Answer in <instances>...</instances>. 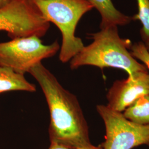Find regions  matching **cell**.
<instances>
[{
    "label": "cell",
    "mask_w": 149,
    "mask_h": 149,
    "mask_svg": "<svg viewBox=\"0 0 149 149\" xmlns=\"http://www.w3.org/2000/svg\"><path fill=\"white\" fill-rule=\"evenodd\" d=\"M47 102L50 143L70 148H86L91 143L87 123L77 97L66 90L42 63L30 70Z\"/></svg>",
    "instance_id": "cell-1"
},
{
    "label": "cell",
    "mask_w": 149,
    "mask_h": 149,
    "mask_svg": "<svg viewBox=\"0 0 149 149\" xmlns=\"http://www.w3.org/2000/svg\"><path fill=\"white\" fill-rule=\"evenodd\" d=\"M93 42L70 60V68L93 66L103 69L113 68L123 70L128 77L140 72H149L144 64L139 63L130 52L132 43L129 39L120 37L118 27H108L91 34Z\"/></svg>",
    "instance_id": "cell-2"
},
{
    "label": "cell",
    "mask_w": 149,
    "mask_h": 149,
    "mask_svg": "<svg viewBox=\"0 0 149 149\" xmlns=\"http://www.w3.org/2000/svg\"><path fill=\"white\" fill-rule=\"evenodd\" d=\"M48 22L56 25L62 34L59 60L66 63L84 48L80 38L75 36V31L81 18L94 8L86 0H33Z\"/></svg>",
    "instance_id": "cell-3"
},
{
    "label": "cell",
    "mask_w": 149,
    "mask_h": 149,
    "mask_svg": "<svg viewBox=\"0 0 149 149\" xmlns=\"http://www.w3.org/2000/svg\"><path fill=\"white\" fill-rule=\"evenodd\" d=\"M59 50L58 40L45 45L36 36L12 39L0 43V66L24 74L44 59L54 56Z\"/></svg>",
    "instance_id": "cell-4"
},
{
    "label": "cell",
    "mask_w": 149,
    "mask_h": 149,
    "mask_svg": "<svg viewBox=\"0 0 149 149\" xmlns=\"http://www.w3.org/2000/svg\"><path fill=\"white\" fill-rule=\"evenodd\" d=\"M97 111L106 128L102 149H133L145 145L149 148V125H140L125 117L107 106L97 105Z\"/></svg>",
    "instance_id": "cell-5"
},
{
    "label": "cell",
    "mask_w": 149,
    "mask_h": 149,
    "mask_svg": "<svg viewBox=\"0 0 149 149\" xmlns=\"http://www.w3.org/2000/svg\"><path fill=\"white\" fill-rule=\"evenodd\" d=\"M49 23L32 0H11L0 8V31L12 39L45 35Z\"/></svg>",
    "instance_id": "cell-6"
},
{
    "label": "cell",
    "mask_w": 149,
    "mask_h": 149,
    "mask_svg": "<svg viewBox=\"0 0 149 149\" xmlns=\"http://www.w3.org/2000/svg\"><path fill=\"white\" fill-rule=\"evenodd\" d=\"M149 94V72H140L115 81L107 93V106L122 113L139 98Z\"/></svg>",
    "instance_id": "cell-7"
},
{
    "label": "cell",
    "mask_w": 149,
    "mask_h": 149,
    "mask_svg": "<svg viewBox=\"0 0 149 149\" xmlns=\"http://www.w3.org/2000/svg\"><path fill=\"white\" fill-rule=\"evenodd\" d=\"M99 12L101 16L100 29L113 26H124L133 21L132 17L118 11L112 0H86Z\"/></svg>",
    "instance_id": "cell-8"
},
{
    "label": "cell",
    "mask_w": 149,
    "mask_h": 149,
    "mask_svg": "<svg viewBox=\"0 0 149 149\" xmlns=\"http://www.w3.org/2000/svg\"><path fill=\"white\" fill-rule=\"evenodd\" d=\"M13 91L34 92L36 91V87L27 81L24 74L0 66V94Z\"/></svg>",
    "instance_id": "cell-9"
},
{
    "label": "cell",
    "mask_w": 149,
    "mask_h": 149,
    "mask_svg": "<svg viewBox=\"0 0 149 149\" xmlns=\"http://www.w3.org/2000/svg\"><path fill=\"white\" fill-rule=\"evenodd\" d=\"M123 114L133 122L149 125V94L139 98L128 107Z\"/></svg>",
    "instance_id": "cell-10"
},
{
    "label": "cell",
    "mask_w": 149,
    "mask_h": 149,
    "mask_svg": "<svg viewBox=\"0 0 149 149\" xmlns=\"http://www.w3.org/2000/svg\"><path fill=\"white\" fill-rule=\"evenodd\" d=\"M138 12L135 15L133 20H139L143 27L140 29V35L143 41L149 38V0H136Z\"/></svg>",
    "instance_id": "cell-11"
},
{
    "label": "cell",
    "mask_w": 149,
    "mask_h": 149,
    "mask_svg": "<svg viewBox=\"0 0 149 149\" xmlns=\"http://www.w3.org/2000/svg\"><path fill=\"white\" fill-rule=\"evenodd\" d=\"M130 53L134 58L138 59L143 63V64L149 71V53L143 42L132 44Z\"/></svg>",
    "instance_id": "cell-12"
},
{
    "label": "cell",
    "mask_w": 149,
    "mask_h": 149,
    "mask_svg": "<svg viewBox=\"0 0 149 149\" xmlns=\"http://www.w3.org/2000/svg\"><path fill=\"white\" fill-rule=\"evenodd\" d=\"M48 149H102L101 145L99 146H95L93 145L90 148H70L66 146H64L63 145L56 144V143H50V147Z\"/></svg>",
    "instance_id": "cell-13"
},
{
    "label": "cell",
    "mask_w": 149,
    "mask_h": 149,
    "mask_svg": "<svg viewBox=\"0 0 149 149\" xmlns=\"http://www.w3.org/2000/svg\"><path fill=\"white\" fill-rule=\"evenodd\" d=\"M11 0H0V8L7 5Z\"/></svg>",
    "instance_id": "cell-14"
},
{
    "label": "cell",
    "mask_w": 149,
    "mask_h": 149,
    "mask_svg": "<svg viewBox=\"0 0 149 149\" xmlns=\"http://www.w3.org/2000/svg\"><path fill=\"white\" fill-rule=\"evenodd\" d=\"M143 42L144 43V45H145V47L146 48V49H147V50H148V52L149 53V38L145 40L144 41H143Z\"/></svg>",
    "instance_id": "cell-15"
}]
</instances>
